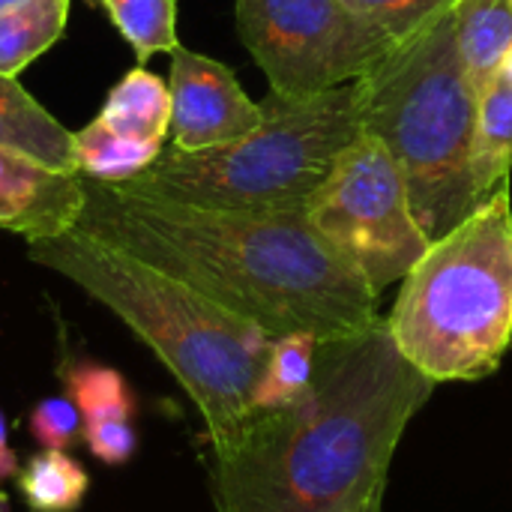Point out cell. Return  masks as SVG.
Returning <instances> with one entry per match:
<instances>
[{
	"instance_id": "cell-14",
	"label": "cell",
	"mask_w": 512,
	"mask_h": 512,
	"mask_svg": "<svg viewBox=\"0 0 512 512\" xmlns=\"http://www.w3.org/2000/svg\"><path fill=\"white\" fill-rule=\"evenodd\" d=\"M99 117L123 135L165 144L171 135V90L162 78L135 66L108 90Z\"/></svg>"
},
{
	"instance_id": "cell-12",
	"label": "cell",
	"mask_w": 512,
	"mask_h": 512,
	"mask_svg": "<svg viewBox=\"0 0 512 512\" xmlns=\"http://www.w3.org/2000/svg\"><path fill=\"white\" fill-rule=\"evenodd\" d=\"M453 36L465 75L483 93L504 72L512 48V0H456Z\"/></svg>"
},
{
	"instance_id": "cell-23",
	"label": "cell",
	"mask_w": 512,
	"mask_h": 512,
	"mask_svg": "<svg viewBox=\"0 0 512 512\" xmlns=\"http://www.w3.org/2000/svg\"><path fill=\"white\" fill-rule=\"evenodd\" d=\"M81 444L105 468H123L126 462H132V456L138 450V432L126 420L90 423V426H84Z\"/></svg>"
},
{
	"instance_id": "cell-24",
	"label": "cell",
	"mask_w": 512,
	"mask_h": 512,
	"mask_svg": "<svg viewBox=\"0 0 512 512\" xmlns=\"http://www.w3.org/2000/svg\"><path fill=\"white\" fill-rule=\"evenodd\" d=\"M18 471H21V465H18V456H15V453H12V447H9L6 417H3V411H0V483L15 480V477H18Z\"/></svg>"
},
{
	"instance_id": "cell-26",
	"label": "cell",
	"mask_w": 512,
	"mask_h": 512,
	"mask_svg": "<svg viewBox=\"0 0 512 512\" xmlns=\"http://www.w3.org/2000/svg\"><path fill=\"white\" fill-rule=\"evenodd\" d=\"M504 72L510 75L512 78V48H510V54H507V63H504Z\"/></svg>"
},
{
	"instance_id": "cell-16",
	"label": "cell",
	"mask_w": 512,
	"mask_h": 512,
	"mask_svg": "<svg viewBox=\"0 0 512 512\" xmlns=\"http://www.w3.org/2000/svg\"><path fill=\"white\" fill-rule=\"evenodd\" d=\"M72 0H30L0 12V75L18 78L66 30Z\"/></svg>"
},
{
	"instance_id": "cell-20",
	"label": "cell",
	"mask_w": 512,
	"mask_h": 512,
	"mask_svg": "<svg viewBox=\"0 0 512 512\" xmlns=\"http://www.w3.org/2000/svg\"><path fill=\"white\" fill-rule=\"evenodd\" d=\"M117 33L132 45L138 63L153 54H171L177 39V0H105Z\"/></svg>"
},
{
	"instance_id": "cell-1",
	"label": "cell",
	"mask_w": 512,
	"mask_h": 512,
	"mask_svg": "<svg viewBox=\"0 0 512 512\" xmlns=\"http://www.w3.org/2000/svg\"><path fill=\"white\" fill-rule=\"evenodd\" d=\"M438 384L387 321L321 339L309 387L252 411L213 450L216 512H357L378 504L399 441Z\"/></svg>"
},
{
	"instance_id": "cell-5",
	"label": "cell",
	"mask_w": 512,
	"mask_h": 512,
	"mask_svg": "<svg viewBox=\"0 0 512 512\" xmlns=\"http://www.w3.org/2000/svg\"><path fill=\"white\" fill-rule=\"evenodd\" d=\"M393 342L435 384L498 372L512 345V189L432 240L402 279Z\"/></svg>"
},
{
	"instance_id": "cell-17",
	"label": "cell",
	"mask_w": 512,
	"mask_h": 512,
	"mask_svg": "<svg viewBox=\"0 0 512 512\" xmlns=\"http://www.w3.org/2000/svg\"><path fill=\"white\" fill-rule=\"evenodd\" d=\"M15 486L30 512H78L90 492V474L66 450H39L21 465Z\"/></svg>"
},
{
	"instance_id": "cell-2",
	"label": "cell",
	"mask_w": 512,
	"mask_h": 512,
	"mask_svg": "<svg viewBox=\"0 0 512 512\" xmlns=\"http://www.w3.org/2000/svg\"><path fill=\"white\" fill-rule=\"evenodd\" d=\"M75 231L117 246L270 336L336 339L378 321V294L300 210H213L84 177Z\"/></svg>"
},
{
	"instance_id": "cell-4",
	"label": "cell",
	"mask_w": 512,
	"mask_h": 512,
	"mask_svg": "<svg viewBox=\"0 0 512 512\" xmlns=\"http://www.w3.org/2000/svg\"><path fill=\"white\" fill-rule=\"evenodd\" d=\"M357 87L363 132L396 156L423 234L441 240L480 210L471 180L480 93L456 51L453 6L399 39Z\"/></svg>"
},
{
	"instance_id": "cell-25",
	"label": "cell",
	"mask_w": 512,
	"mask_h": 512,
	"mask_svg": "<svg viewBox=\"0 0 512 512\" xmlns=\"http://www.w3.org/2000/svg\"><path fill=\"white\" fill-rule=\"evenodd\" d=\"M24 3H30V0H0V12L15 9V6H24Z\"/></svg>"
},
{
	"instance_id": "cell-10",
	"label": "cell",
	"mask_w": 512,
	"mask_h": 512,
	"mask_svg": "<svg viewBox=\"0 0 512 512\" xmlns=\"http://www.w3.org/2000/svg\"><path fill=\"white\" fill-rule=\"evenodd\" d=\"M84 213V174L54 171L36 159L0 150V228L27 243L75 231Z\"/></svg>"
},
{
	"instance_id": "cell-7",
	"label": "cell",
	"mask_w": 512,
	"mask_h": 512,
	"mask_svg": "<svg viewBox=\"0 0 512 512\" xmlns=\"http://www.w3.org/2000/svg\"><path fill=\"white\" fill-rule=\"evenodd\" d=\"M306 216L375 294L402 282L429 249L396 156L369 132L336 159L306 201Z\"/></svg>"
},
{
	"instance_id": "cell-9",
	"label": "cell",
	"mask_w": 512,
	"mask_h": 512,
	"mask_svg": "<svg viewBox=\"0 0 512 512\" xmlns=\"http://www.w3.org/2000/svg\"><path fill=\"white\" fill-rule=\"evenodd\" d=\"M171 147L183 153L231 144L264 120L231 66L177 45L171 51Z\"/></svg>"
},
{
	"instance_id": "cell-19",
	"label": "cell",
	"mask_w": 512,
	"mask_h": 512,
	"mask_svg": "<svg viewBox=\"0 0 512 512\" xmlns=\"http://www.w3.org/2000/svg\"><path fill=\"white\" fill-rule=\"evenodd\" d=\"M318 342L321 339L312 333L273 336L264 369L252 393V411H270V408L288 405L309 387L312 372H315Z\"/></svg>"
},
{
	"instance_id": "cell-8",
	"label": "cell",
	"mask_w": 512,
	"mask_h": 512,
	"mask_svg": "<svg viewBox=\"0 0 512 512\" xmlns=\"http://www.w3.org/2000/svg\"><path fill=\"white\" fill-rule=\"evenodd\" d=\"M237 30L279 96H315L363 78L396 39L342 0H234Z\"/></svg>"
},
{
	"instance_id": "cell-15",
	"label": "cell",
	"mask_w": 512,
	"mask_h": 512,
	"mask_svg": "<svg viewBox=\"0 0 512 512\" xmlns=\"http://www.w3.org/2000/svg\"><path fill=\"white\" fill-rule=\"evenodd\" d=\"M165 144L132 138L117 129H111L102 117H93L84 129L75 132V165L78 174L102 183H126L147 171L159 156Z\"/></svg>"
},
{
	"instance_id": "cell-6",
	"label": "cell",
	"mask_w": 512,
	"mask_h": 512,
	"mask_svg": "<svg viewBox=\"0 0 512 512\" xmlns=\"http://www.w3.org/2000/svg\"><path fill=\"white\" fill-rule=\"evenodd\" d=\"M261 111L264 120L249 135L195 153L165 147L147 171L120 186L213 210L306 207L363 132L360 87L348 81L315 96L270 93Z\"/></svg>"
},
{
	"instance_id": "cell-21",
	"label": "cell",
	"mask_w": 512,
	"mask_h": 512,
	"mask_svg": "<svg viewBox=\"0 0 512 512\" xmlns=\"http://www.w3.org/2000/svg\"><path fill=\"white\" fill-rule=\"evenodd\" d=\"M27 432L39 444V450H66L72 453L81 444L84 420L69 396L39 399L27 414Z\"/></svg>"
},
{
	"instance_id": "cell-27",
	"label": "cell",
	"mask_w": 512,
	"mask_h": 512,
	"mask_svg": "<svg viewBox=\"0 0 512 512\" xmlns=\"http://www.w3.org/2000/svg\"><path fill=\"white\" fill-rule=\"evenodd\" d=\"M357 512H381V501H378V504H369V507H363V510Z\"/></svg>"
},
{
	"instance_id": "cell-3",
	"label": "cell",
	"mask_w": 512,
	"mask_h": 512,
	"mask_svg": "<svg viewBox=\"0 0 512 512\" xmlns=\"http://www.w3.org/2000/svg\"><path fill=\"white\" fill-rule=\"evenodd\" d=\"M27 258L105 306L174 375L198 408L210 447L252 414L273 336L171 273L81 231L27 243Z\"/></svg>"
},
{
	"instance_id": "cell-13",
	"label": "cell",
	"mask_w": 512,
	"mask_h": 512,
	"mask_svg": "<svg viewBox=\"0 0 512 512\" xmlns=\"http://www.w3.org/2000/svg\"><path fill=\"white\" fill-rule=\"evenodd\" d=\"M512 177V78L501 72L477 105V126L471 144V180L480 207L510 186Z\"/></svg>"
},
{
	"instance_id": "cell-11",
	"label": "cell",
	"mask_w": 512,
	"mask_h": 512,
	"mask_svg": "<svg viewBox=\"0 0 512 512\" xmlns=\"http://www.w3.org/2000/svg\"><path fill=\"white\" fill-rule=\"evenodd\" d=\"M0 150L36 159L54 171H78L75 132L60 126L12 75H0Z\"/></svg>"
},
{
	"instance_id": "cell-18",
	"label": "cell",
	"mask_w": 512,
	"mask_h": 512,
	"mask_svg": "<svg viewBox=\"0 0 512 512\" xmlns=\"http://www.w3.org/2000/svg\"><path fill=\"white\" fill-rule=\"evenodd\" d=\"M60 381L66 396L81 411L84 426L90 423H111V420H135L138 399L123 372L96 360H69L60 366Z\"/></svg>"
},
{
	"instance_id": "cell-22",
	"label": "cell",
	"mask_w": 512,
	"mask_h": 512,
	"mask_svg": "<svg viewBox=\"0 0 512 512\" xmlns=\"http://www.w3.org/2000/svg\"><path fill=\"white\" fill-rule=\"evenodd\" d=\"M351 12L372 21L396 42L420 30L426 21L450 9L456 0H342Z\"/></svg>"
},
{
	"instance_id": "cell-28",
	"label": "cell",
	"mask_w": 512,
	"mask_h": 512,
	"mask_svg": "<svg viewBox=\"0 0 512 512\" xmlns=\"http://www.w3.org/2000/svg\"><path fill=\"white\" fill-rule=\"evenodd\" d=\"M96 3H105V0H96Z\"/></svg>"
}]
</instances>
